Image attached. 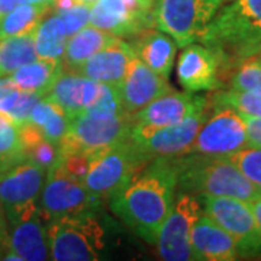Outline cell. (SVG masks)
I'll return each instance as SVG.
<instances>
[{
    "mask_svg": "<svg viewBox=\"0 0 261 261\" xmlns=\"http://www.w3.org/2000/svg\"><path fill=\"white\" fill-rule=\"evenodd\" d=\"M177 190L174 157L151 160L129 183L111 197L112 212L151 245L171 212Z\"/></svg>",
    "mask_w": 261,
    "mask_h": 261,
    "instance_id": "obj_1",
    "label": "cell"
},
{
    "mask_svg": "<svg viewBox=\"0 0 261 261\" xmlns=\"http://www.w3.org/2000/svg\"><path fill=\"white\" fill-rule=\"evenodd\" d=\"M200 41L218 53L222 67L231 60L257 54L261 48V0H229L212 19Z\"/></svg>",
    "mask_w": 261,
    "mask_h": 261,
    "instance_id": "obj_2",
    "label": "cell"
},
{
    "mask_svg": "<svg viewBox=\"0 0 261 261\" xmlns=\"http://www.w3.org/2000/svg\"><path fill=\"white\" fill-rule=\"evenodd\" d=\"M177 168V192L190 195L225 196L251 202L261 196L254 185L226 157L187 154L174 157Z\"/></svg>",
    "mask_w": 261,
    "mask_h": 261,
    "instance_id": "obj_3",
    "label": "cell"
},
{
    "mask_svg": "<svg viewBox=\"0 0 261 261\" xmlns=\"http://www.w3.org/2000/svg\"><path fill=\"white\" fill-rule=\"evenodd\" d=\"M149 161L151 160L128 138L113 147L92 154L84 186L100 205L105 200H111L112 196L148 166Z\"/></svg>",
    "mask_w": 261,
    "mask_h": 261,
    "instance_id": "obj_4",
    "label": "cell"
},
{
    "mask_svg": "<svg viewBox=\"0 0 261 261\" xmlns=\"http://www.w3.org/2000/svg\"><path fill=\"white\" fill-rule=\"evenodd\" d=\"M105 229L94 212L63 216L47 222L49 258L54 261H94L106 248Z\"/></svg>",
    "mask_w": 261,
    "mask_h": 261,
    "instance_id": "obj_5",
    "label": "cell"
},
{
    "mask_svg": "<svg viewBox=\"0 0 261 261\" xmlns=\"http://www.w3.org/2000/svg\"><path fill=\"white\" fill-rule=\"evenodd\" d=\"M226 0H155V28L167 34L177 47L200 41L206 28Z\"/></svg>",
    "mask_w": 261,
    "mask_h": 261,
    "instance_id": "obj_6",
    "label": "cell"
},
{
    "mask_svg": "<svg viewBox=\"0 0 261 261\" xmlns=\"http://www.w3.org/2000/svg\"><path fill=\"white\" fill-rule=\"evenodd\" d=\"M134 113L121 116H97L82 112L70 119L68 132L60 142V155L68 152L94 154L113 147L130 137Z\"/></svg>",
    "mask_w": 261,
    "mask_h": 261,
    "instance_id": "obj_7",
    "label": "cell"
},
{
    "mask_svg": "<svg viewBox=\"0 0 261 261\" xmlns=\"http://www.w3.org/2000/svg\"><path fill=\"white\" fill-rule=\"evenodd\" d=\"M197 199L203 212L232 237L238 258H261V228L248 202L209 195H197Z\"/></svg>",
    "mask_w": 261,
    "mask_h": 261,
    "instance_id": "obj_8",
    "label": "cell"
},
{
    "mask_svg": "<svg viewBox=\"0 0 261 261\" xmlns=\"http://www.w3.org/2000/svg\"><path fill=\"white\" fill-rule=\"evenodd\" d=\"M211 111L212 103L209 100V106L206 109L189 116L187 119L178 123L161 128L134 123L129 138L149 160L187 155L192 144L195 142L197 132L207 119Z\"/></svg>",
    "mask_w": 261,
    "mask_h": 261,
    "instance_id": "obj_9",
    "label": "cell"
},
{
    "mask_svg": "<svg viewBox=\"0 0 261 261\" xmlns=\"http://www.w3.org/2000/svg\"><path fill=\"white\" fill-rule=\"evenodd\" d=\"M97 207L99 203L89 193L83 181L68 176L57 163L48 170L38 200V211L45 222L63 216L96 212Z\"/></svg>",
    "mask_w": 261,
    "mask_h": 261,
    "instance_id": "obj_10",
    "label": "cell"
},
{
    "mask_svg": "<svg viewBox=\"0 0 261 261\" xmlns=\"http://www.w3.org/2000/svg\"><path fill=\"white\" fill-rule=\"evenodd\" d=\"M250 147L243 115L229 106H214L196 135L189 154L228 157Z\"/></svg>",
    "mask_w": 261,
    "mask_h": 261,
    "instance_id": "obj_11",
    "label": "cell"
},
{
    "mask_svg": "<svg viewBox=\"0 0 261 261\" xmlns=\"http://www.w3.org/2000/svg\"><path fill=\"white\" fill-rule=\"evenodd\" d=\"M47 170L22 160L0 174V206L8 224L38 211V200L45 183Z\"/></svg>",
    "mask_w": 261,
    "mask_h": 261,
    "instance_id": "obj_12",
    "label": "cell"
},
{
    "mask_svg": "<svg viewBox=\"0 0 261 261\" xmlns=\"http://www.w3.org/2000/svg\"><path fill=\"white\" fill-rule=\"evenodd\" d=\"M203 212L197 196L178 192L174 206L163 225L157 238L161 260L190 261L193 252L190 247V232L199 215Z\"/></svg>",
    "mask_w": 261,
    "mask_h": 261,
    "instance_id": "obj_13",
    "label": "cell"
},
{
    "mask_svg": "<svg viewBox=\"0 0 261 261\" xmlns=\"http://www.w3.org/2000/svg\"><path fill=\"white\" fill-rule=\"evenodd\" d=\"M221 57L212 48L190 44L183 48L177 61V80L186 92H215L222 83Z\"/></svg>",
    "mask_w": 261,
    "mask_h": 261,
    "instance_id": "obj_14",
    "label": "cell"
},
{
    "mask_svg": "<svg viewBox=\"0 0 261 261\" xmlns=\"http://www.w3.org/2000/svg\"><path fill=\"white\" fill-rule=\"evenodd\" d=\"M209 106V99L193 92H170L157 97L145 108L134 113L135 123L161 128L185 121L189 116L203 111Z\"/></svg>",
    "mask_w": 261,
    "mask_h": 261,
    "instance_id": "obj_15",
    "label": "cell"
},
{
    "mask_svg": "<svg viewBox=\"0 0 261 261\" xmlns=\"http://www.w3.org/2000/svg\"><path fill=\"white\" fill-rule=\"evenodd\" d=\"M118 90L126 112L135 113L160 96L173 92V87L166 77L152 71L135 56L129 63L123 80L118 84Z\"/></svg>",
    "mask_w": 261,
    "mask_h": 261,
    "instance_id": "obj_16",
    "label": "cell"
},
{
    "mask_svg": "<svg viewBox=\"0 0 261 261\" xmlns=\"http://www.w3.org/2000/svg\"><path fill=\"white\" fill-rule=\"evenodd\" d=\"M5 243L10 251L16 252L23 261H45L49 258L47 222L41 218L39 211L9 222Z\"/></svg>",
    "mask_w": 261,
    "mask_h": 261,
    "instance_id": "obj_17",
    "label": "cell"
},
{
    "mask_svg": "<svg viewBox=\"0 0 261 261\" xmlns=\"http://www.w3.org/2000/svg\"><path fill=\"white\" fill-rule=\"evenodd\" d=\"M190 247L195 261L238 260L232 237L205 212L199 215L192 228Z\"/></svg>",
    "mask_w": 261,
    "mask_h": 261,
    "instance_id": "obj_18",
    "label": "cell"
},
{
    "mask_svg": "<svg viewBox=\"0 0 261 261\" xmlns=\"http://www.w3.org/2000/svg\"><path fill=\"white\" fill-rule=\"evenodd\" d=\"M100 90V83L79 71H63L45 97L57 103L71 119L92 106Z\"/></svg>",
    "mask_w": 261,
    "mask_h": 261,
    "instance_id": "obj_19",
    "label": "cell"
},
{
    "mask_svg": "<svg viewBox=\"0 0 261 261\" xmlns=\"http://www.w3.org/2000/svg\"><path fill=\"white\" fill-rule=\"evenodd\" d=\"M134 57L135 51L130 42L118 37L108 47L90 57L77 71L94 82L118 86L126 74Z\"/></svg>",
    "mask_w": 261,
    "mask_h": 261,
    "instance_id": "obj_20",
    "label": "cell"
},
{
    "mask_svg": "<svg viewBox=\"0 0 261 261\" xmlns=\"http://www.w3.org/2000/svg\"><path fill=\"white\" fill-rule=\"evenodd\" d=\"M130 38H134L130 45L135 51V56L152 71L168 79L174 64L177 44L167 37V34L154 28L144 29Z\"/></svg>",
    "mask_w": 261,
    "mask_h": 261,
    "instance_id": "obj_21",
    "label": "cell"
},
{
    "mask_svg": "<svg viewBox=\"0 0 261 261\" xmlns=\"http://www.w3.org/2000/svg\"><path fill=\"white\" fill-rule=\"evenodd\" d=\"M63 71L64 63L61 60L37 58L32 63L19 67L18 70L9 74V79L19 90L34 92L45 96Z\"/></svg>",
    "mask_w": 261,
    "mask_h": 261,
    "instance_id": "obj_22",
    "label": "cell"
},
{
    "mask_svg": "<svg viewBox=\"0 0 261 261\" xmlns=\"http://www.w3.org/2000/svg\"><path fill=\"white\" fill-rule=\"evenodd\" d=\"M116 38V35L96 27H84L67 41L64 65L68 70L77 71L90 57L108 47Z\"/></svg>",
    "mask_w": 261,
    "mask_h": 261,
    "instance_id": "obj_23",
    "label": "cell"
},
{
    "mask_svg": "<svg viewBox=\"0 0 261 261\" xmlns=\"http://www.w3.org/2000/svg\"><path fill=\"white\" fill-rule=\"evenodd\" d=\"M37 58L35 29L20 35L0 38V77L12 74L19 67Z\"/></svg>",
    "mask_w": 261,
    "mask_h": 261,
    "instance_id": "obj_24",
    "label": "cell"
},
{
    "mask_svg": "<svg viewBox=\"0 0 261 261\" xmlns=\"http://www.w3.org/2000/svg\"><path fill=\"white\" fill-rule=\"evenodd\" d=\"M67 31L58 15L41 20L35 28V51L39 58L61 60L67 47Z\"/></svg>",
    "mask_w": 261,
    "mask_h": 261,
    "instance_id": "obj_25",
    "label": "cell"
},
{
    "mask_svg": "<svg viewBox=\"0 0 261 261\" xmlns=\"http://www.w3.org/2000/svg\"><path fill=\"white\" fill-rule=\"evenodd\" d=\"M49 10V3H25L13 8L0 18V38L34 31Z\"/></svg>",
    "mask_w": 261,
    "mask_h": 261,
    "instance_id": "obj_26",
    "label": "cell"
},
{
    "mask_svg": "<svg viewBox=\"0 0 261 261\" xmlns=\"http://www.w3.org/2000/svg\"><path fill=\"white\" fill-rule=\"evenodd\" d=\"M22 160L27 157L23 154L19 125L0 113V174Z\"/></svg>",
    "mask_w": 261,
    "mask_h": 261,
    "instance_id": "obj_27",
    "label": "cell"
},
{
    "mask_svg": "<svg viewBox=\"0 0 261 261\" xmlns=\"http://www.w3.org/2000/svg\"><path fill=\"white\" fill-rule=\"evenodd\" d=\"M209 100L214 106H229L247 116L261 118V94L229 89L215 93Z\"/></svg>",
    "mask_w": 261,
    "mask_h": 261,
    "instance_id": "obj_28",
    "label": "cell"
},
{
    "mask_svg": "<svg viewBox=\"0 0 261 261\" xmlns=\"http://www.w3.org/2000/svg\"><path fill=\"white\" fill-rule=\"evenodd\" d=\"M231 89L261 94V57H245L238 61L231 79Z\"/></svg>",
    "mask_w": 261,
    "mask_h": 261,
    "instance_id": "obj_29",
    "label": "cell"
},
{
    "mask_svg": "<svg viewBox=\"0 0 261 261\" xmlns=\"http://www.w3.org/2000/svg\"><path fill=\"white\" fill-rule=\"evenodd\" d=\"M84 112L97 116H121L125 113H129L123 108L118 86L106 83H100V90L96 100Z\"/></svg>",
    "mask_w": 261,
    "mask_h": 261,
    "instance_id": "obj_30",
    "label": "cell"
},
{
    "mask_svg": "<svg viewBox=\"0 0 261 261\" xmlns=\"http://www.w3.org/2000/svg\"><path fill=\"white\" fill-rule=\"evenodd\" d=\"M226 159L232 161L254 185L261 187V148L247 147L228 155Z\"/></svg>",
    "mask_w": 261,
    "mask_h": 261,
    "instance_id": "obj_31",
    "label": "cell"
},
{
    "mask_svg": "<svg viewBox=\"0 0 261 261\" xmlns=\"http://www.w3.org/2000/svg\"><path fill=\"white\" fill-rule=\"evenodd\" d=\"M68 126H70V118L56 103V108H54L53 113L48 116L47 121L39 126V129L42 130V134L51 142L60 145V142L63 141V138L68 132Z\"/></svg>",
    "mask_w": 261,
    "mask_h": 261,
    "instance_id": "obj_32",
    "label": "cell"
},
{
    "mask_svg": "<svg viewBox=\"0 0 261 261\" xmlns=\"http://www.w3.org/2000/svg\"><path fill=\"white\" fill-rule=\"evenodd\" d=\"M90 12H92V6L84 5V3H77L73 8L63 10V12H58L56 15H58L61 18V20L64 22L67 35L71 37V35H74L75 32H79L80 29H83L84 27L89 25Z\"/></svg>",
    "mask_w": 261,
    "mask_h": 261,
    "instance_id": "obj_33",
    "label": "cell"
},
{
    "mask_svg": "<svg viewBox=\"0 0 261 261\" xmlns=\"http://www.w3.org/2000/svg\"><path fill=\"white\" fill-rule=\"evenodd\" d=\"M90 157L92 154H86V152H68V154L60 155L57 164H60V167L63 168L68 176L84 183V178L90 166Z\"/></svg>",
    "mask_w": 261,
    "mask_h": 261,
    "instance_id": "obj_34",
    "label": "cell"
},
{
    "mask_svg": "<svg viewBox=\"0 0 261 261\" xmlns=\"http://www.w3.org/2000/svg\"><path fill=\"white\" fill-rule=\"evenodd\" d=\"M42 97H44V94L20 90V93H19L16 102L13 105V108H12L10 112L8 113V118H10L13 122H16L18 125L28 122L31 111L34 109V106H35Z\"/></svg>",
    "mask_w": 261,
    "mask_h": 261,
    "instance_id": "obj_35",
    "label": "cell"
},
{
    "mask_svg": "<svg viewBox=\"0 0 261 261\" xmlns=\"http://www.w3.org/2000/svg\"><path fill=\"white\" fill-rule=\"evenodd\" d=\"M18 87L10 82L9 75L0 77V113L8 115L19 96Z\"/></svg>",
    "mask_w": 261,
    "mask_h": 261,
    "instance_id": "obj_36",
    "label": "cell"
},
{
    "mask_svg": "<svg viewBox=\"0 0 261 261\" xmlns=\"http://www.w3.org/2000/svg\"><path fill=\"white\" fill-rule=\"evenodd\" d=\"M243 119L245 122L250 147H260L261 148V118H254V116L243 115Z\"/></svg>",
    "mask_w": 261,
    "mask_h": 261,
    "instance_id": "obj_37",
    "label": "cell"
},
{
    "mask_svg": "<svg viewBox=\"0 0 261 261\" xmlns=\"http://www.w3.org/2000/svg\"><path fill=\"white\" fill-rule=\"evenodd\" d=\"M77 3H80V2L79 0H53L51 2V10L54 13H58V12H63V10L73 8Z\"/></svg>",
    "mask_w": 261,
    "mask_h": 261,
    "instance_id": "obj_38",
    "label": "cell"
},
{
    "mask_svg": "<svg viewBox=\"0 0 261 261\" xmlns=\"http://www.w3.org/2000/svg\"><path fill=\"white\" fill-rule=\"evenodd\" d=\"M248 203H250L252 214H254V216H255V219H257V222H258V225H260L261 228V196L255 197L254 200L248 202Z\"/></svg>",
    "mask_w": 261,
    "mask_h": 261,
    "instance_id": "obj_39",
    "label": "cell"
},
{
    "mask_svg": "<svg viewBox=\"0 0 261 261\" xmlns=\"http://www.w3.org/2000/svg\"><path fill=\"white\" fill-rule=\"evenodd\" d=\"M16 5H18L16 0H0V18L10 12L13 8H16Z\"/></svg>",
    "mask_w": 261,
    "mask_h": 261,
    "instance_id": "obj_40",
    "label": "cell"
},
{
    "mask_svg": "<svg viewBox=\"0 0 261 261\" xmlns=\"http://www.w3.org/2000/svg\"><path fill=\"white\" fill-rule=\"evenodd\" d=\"M6 232H8V221H6V215L0 206V241H5Z\"/></svg>",
    "mask_w": 261,
    "mask_h": 261,
    "instance_id": "obj_41",
    "label": "cell"
},
{
    "mask_svg": "<svg viewBox=\"0 0 261 261\" xmlns=\"http://www.w3.org/2000/svg\"><path fill=\"white\" fill-rule=\"evenodd\" d=\"M154 3H155V0H140L141 8L144 10H148V12L154 10Z\"/></svg>",
    "mask_w": 261,
    "mask_h": 261,
    "instance_id": "obj_42",
    "label": "cell"
},
{
    "mask_svg": "<svg viewBox=\"0 0 261 261\" xmlns=\"http://www.w3.org/2000/svg\"><path fill=\"white\" fill-rule=\"evenodd\" d=\"M16 2L18 5H25V3H49L51 5L53 0H16Z\"/></svg>",
    "mask_w": 261,
    "mask_h": 261,
    "instance_id": "obj_43",
    "label": "cell"
},
{
    "mask_svg": "<svg viewBox=\"0 0 261 261\" xmlns=\"http://www.w3.org/2000/svg\"><path fill=\"white\" fill-rule=\"evenodd\" d=\"M79 2H80V3H84V5H89V6H93L97 0H79Z\"/></svg>",
    "mask_w": 261,
    "mask_h": 261,
    "instance_id": "obj_44",
    "label": "cell"
},
{
    "mask_svg": "<svg viewBox=\"0 0 261 261\" xmlns=\"http://www.w3.org/2000/svg\"><path fill=\"white\" fill-rule=\"evenodd\" d=\"M257 56L261 57V48H260V49H258V51H257Z\"/></svg>",
    "mask_w": 261,
    "mask_h": 261,
    "instance_id": "obj_45",
    "label": "cell"
},
{
    "mask_svg": "<svg viewBox=\"0 0 261 261\" xmlns=\"http://www.w3.org/2000/svg\"><path fill=\"white\" fill-rule=\"evenodd\" d=\"M226 2H229V0H226Z\"/></svg>",
    "mask_w": 261,
    "mask_h": 261,
    "instance_id": "obj_46",
    "label": "cell"
}]
</instances>
